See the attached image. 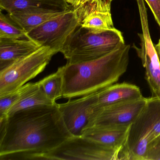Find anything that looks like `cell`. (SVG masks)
Here are the masks:
<instances>
[{
  "instance_id": "6da1fadb",
  "label": "cell",
  "mask_w": 160,
  "mask_h": 160,
  "mask_svg": "<svg viewBox=\"0 0 160 160\" xmlns=\"http://www.w3.org/2000/svg\"><path fill=\"white\" fill-rule=\"evenodd\" d=\"M72 136L57 103L20 110L0 118V160H36Z\"/></svg>"
},
{
  "instance_id": "484cf974",
  "label": "cell",
  "mask_w": 160,
  "mask_h": 160,
  "mask_svg": "<svg viewBox=\"0 0 160 160\" xmlns=\"http://www.w3.org/2000/svg\"><path fill=\"white\" fill-rule=\"evenodd\" d=\"M87 1H88V0H78V1L75 7H74V8L78 7V6L80 5V4H82V3H83L84 2H86Z\"/></svg>"
},
{
  "instance_id": "d4e9b609",
  "label": "cell",
  "mask_w": 160,
  "mask_h": 160,
  "mask_svg": "<svg viewBox=\"0 0 160 160\" xmlns=\"http://www.w3.org/2000/svg\"><path fill=\"white\" fill-rule=\"evenodd\" d=\"M67 1L70 5L74 8L76 5L78 0H67Z\"/></svg>"
},
{
  "instance_id": "3957f363",
  "label": "cell",
  "mask_w": 160,
  "mask_h": 160,
  "mask_svg": "<svg viewBox=\"0 0 160 160\" xmlns=\"http://www.w3.org/2000/svg\"><path fill=\"white\" fill-rule=\"evenodd\" d=\"M120 31H92L79 26L67 40L61 53L68 63H80L101 58L124 44Z\"/></svg>"
},
{
  "instance_id": "52a82bcc",
  "label": "cell",
  "mask_w": 160,
  "mask_h": 160,
  "mask_svg": "<svg viewBox=\"0 0 160 160\" xmlns=\"http://www.w3.org/2000/svg\"><path fill=\"white\" fill-rule=\"evenodd\" d=\"M79 26L78 15L72 8L32 30L27 35L41 47L49 48L58 53Z\"/></svg>"
},
{
  "instance_id": "5b68a950",
  "label": "cell",
  "mask_w": 160,
  "mask_h": 160,
  "mask_svg": "<svg viewBox=\"0 0 160 160\" xmlns=\"http://www.w3.org/2000/svg\"><path fill=\"white\" fill-rule=\"evenodd\" d=\"M57 52L41 47L27 57L0 71V95L18 89L45 69Z\"/></svg>"
},
{
  "instance_id": "8fae6325",
  "label": "cell",
  "mask_w": 160,
  "mask_h": 160,
  "mask_svg": "<svg viewBox=\"0 0 160 160\" xmlns=\"http://www.w3.org/2000/svg\"><path fill=\"white\" fill-rule=\"evenodd\" d=\"M111 3L108 0H88L74 8L79 18V26L92 31L114 28Z\"/></svg>"
},
{
  "instance_id": "7402d4cb",
  "label": "cell",
  "mask_w": 160,
  "mask_h": 160,
  "mask_svg": "<svg viewBox=\"0 0 160 160\" xmlns=\"http://www.w3.org/2000/svg\"><path fill=\"white\" fill-rule=\"evenodd\" d=\"M160 28V0H145Z\"/></svg>"
},
{
  "instance_id": "9a60e30c",
  "label": "cell",
  "mask_w": 160,
  "mask_h": 160,
  "mask_svg": "<svg viewBox=\"0 0 160 160\" xmlns=\"http://www.w3.org/2000/svg\"><path fill=\"white\" fill-rule=\"evenodd\" d=\"M143 97L140 88L130 83H115L97 92L94 109Z\"/></svg>"
},
{
  "instance_id": "7a4b0ae2",
  "label": "cell",
  "mask_w": 160,
  "mask_h": 160,
  "mask_svg": "<svg viewBox=\"0 0 160 160\" xmlns=\"http://www.w3.org/2000/svg\"><path fill=\"white\" fill-rule=\"evenodd\" d=\"M131 45H122L108 54L90 61L67 62L62 66V98L73 99L98 92L118 81L126 72Z\"/></svg>"
},
{
  "instance_id": "7c38bea8",
  "label": "cell",
  "mask_w": 160,
  "mask_h": 160,
  "mask_svg": "<svg viewBox=\"0 0 160 160\" xmlns=\"http://www.w3.org/2000/svg\"><path fill=\"white\" fill-rule=\"evenodd\" d=\"M131 125L118 127H88L84 129L82 136L101 145L123 152L127 142Z\"/></svg>"
},
{
  "instance_id": "8992f818",
  "label": "cell",
  "mask_w": 160,
  "mask_h": 160,
  "mask_svg": "<svg viewBox=\"0 0 160 160\" xmlns=\"http://www.w3.org/2000/svg\"><path fill=\"white\" fill-rule=\"evenodd\" d=\"M120 151L101 145L85 137L72 136L36 160H122Z\"/></svg>"
},
{
  "instance_id": "ba28073f",
  "label": "cell",
  "mask_w": 160,
  "mask_h": 160,
  "mask_svg": "<svg viewBox=\"0 0 160 160\" xmlns=\"http://www.w3.org/2000/svg\"><path fill=\"white\" fill-rule=\"evenodd\" d=\"M148 98L143 96L94 109L86 128L130 126L143 110Z\"/></svg>"
},
{
  "instance_id": "4316f807",
  "label": "cell",
  "mask_w": 160,
  "mask_h": 160,
  "mask_svg": "<svg viewBox=\"0 0 160 160\" xmlns=\"http://www.w3.org/2000/svg\"><path fill=\"white\" fill-rule=\"evenodd\" d=\"M108 1L110 2H112V1L113 0H108Z\"/></svg>"
},
{
  "instance_id": "cb8c5ba5",
  "label": "cell",
  "mask_w": 160,
  "mask_h": 160,
  "mask_svg": "<svg viewBox=\"0 0 160 160\" xmlns=\"http://www.w3.org/2000/svg\"><path fill=\"white\" fill-rule=\"evenodd\" d=\"M154 46H155V49H156V52H157L160 61V39L158 41V43Z\"/></svg>"
},
{
  "instance_id": "5bb4252c",
  "label": "cell",
  "mask_w": 160,
  "mask_h": 160,
  "mask_svg": "<svg viewBox=\"0 0 160 160\" xmlns=\"http://www.w3.org/2000/svg\"><path fill=\"white\" fill-rule=\"evenodd\" d=\"M72 8L67 0H0L1 11L8 14L38 11H65Z\"/></svg>"
},
{
  "instance_id": "30bf717a",
  "label": "cell",
  "mask_w": 160,
  "mask_h": 160,
  "mask_svg": "<svg viewBox=\"0 0 160 160\" xmlns=\"http://www.w3.org/2000/svg\"><path fill=\"white\" fill-rule=\"evenodd\" d=\"M97 92L58 104L66 127L72 136H82L94 111Z\"/></svg>"
},
{
  "instance_id": "d6986e66",
  "label": "cell",
  "mask_w": 160,
  "mask_h": 160,
  "mask_svg": "<svg viewBox=\"0 0 160 160\" xmlns=\"http://www.w3.org/2000/svg\"><path fill=\"white\" fill-rule=\"evenodd\" d=\"M28 38L27 32L13 21L8 15L1 11L0 39H23Z\"/></svg>"
},
{
  "instance_id": "2e32d148",
  "label": "cell",
  "mask_w": 160,
  "mask_h": 160,
  "mask_svg": "<svg viewBox=\"0 0 160 160\" xmlns=\"http://www.w3.org/2000/svg\"><path fill=\"white\" fill-rule=\"evenodd\" d=\"M20 94L15 103L11 108L8 116L16 112L34 107L42 105H50L53 102L46 95L39 82L28 83L19 88Z\"/></svg>"
},
{
  "instance_id": "603a6c76",
  "label": "cell",
  "mask_w": 160,
  "mask_h": 160,
  "mask_svg": "<svg viewBox=\"0 0 160 160\" xmlns=\"http://www.w3.org/2000/svg\"><path fill=\"white\" fill-rule=\"evenodd\" d=\"M160 135V120L159 121V122L157 123L155 128L153 129L151 135L150 137V143L152 141L155 139V138L159 136ZM150 144V143H149Z\"/></svg>"
},
{
  "instance_id": "ac0fdd59",
  "label": "cell",
  "mask_w": 160,
  "mask_h": 160,
  "mask_svg": "<svg viewBox=\"0 0 160 160\" xmlns=\"http://www.w3.org/2000/svg\"><path fill=\"white\" fill-rule=\"evenodd\" d=\"M42 89L48 97L53 102L62 98L63 79L62 67L58 68L57 72L39 81Z\"/></svg>"
},
{
  "instance_id": "ffe728a7",
  "label": "cell",
  "mask_w": 160,
  "mask_h": 160,
  "mask_svg": "<svg viewBox=\"0 0 160 160\" xmlns=\"http://www.w3.org/2000/svg\"><path fill=\"white\" fill-rule=\"evenodd\" d=\"M19 94V88L15 91L0 95V117H8V112L18 100Z\"/></svg>"
},
{
  "instance_id": "9c48e42d",
  "label": "cell",
  "mask_w": 160,
  "mask_h": 160,
  "mask_svg": "<svg viewBox=\"0 0 160 160\" xmlns=\"http://www.w3.org/2000/svg\"><path fill=\"white\" fill-rule=\"evenodd\" d=\"M142 33H138L140 47L134 45L138 56L141 60L145 70V79L148 85L152 96L160 100V61L151 37L148 14L139 16Z\"/></svg>"
},
{
  "instance_id": "e0dca14e",
  "label": "cell",
  "mask_w": 160,
  "mask_h": 160,
  "mask_svg": "<svg viewBox=\"0 0 160 160\" xmlns=\"http://www.w3.org/2000/svg\"><path fill=\"white\" fill-rule=\"evenodd\" d=\"M66 11H38L13 13L8 15L13 21L28 33L36 27L60 15Z\"/></svg>"
},
{
  "instance_id": "44dd1931",
  "label": "cell",
  "mask_w": 160,
  "mask_h": 160,
  "mask_svg": "<svg viewBox=\"0 0 160 160\" xmlns=\"http://www.w3.org/2000/svg\"><path fill=\"white\" fill-rule=\"evenodd\" d=\"M146 160H160V135L149 144Z\"/></svg>"
},
{
  "instance_id": "4fadbf2b",
  "label": "cell",
  "mask_w": 160,
  "mask_h": 160,
  "mask_svg": "<svg viewBox=\"0 0 160 160\" xmlns=\"http://www.w3.org/2000/svg\"><path fill=\"white\" fill-rule=\"evenodd\" d=\"M41 47L29 38L0 39V71L30 55Z\"/></svg>"
},
{
  "instance_id": "277c9868",
  "label": "cell",
  "mask_w": 160,
  "mask_h": 160,
  "mask_svg": "<svg viewBox=\"0 0 160 160\" xmlns=\"http://www.w3.org/2000/svg\"><path fill=\"white\" fill-rule=\"evenodd\" d=\"M160 120V100L152 96L131 124L123 160H146L152 132Z\"/></svg>"
}]
</instances>
